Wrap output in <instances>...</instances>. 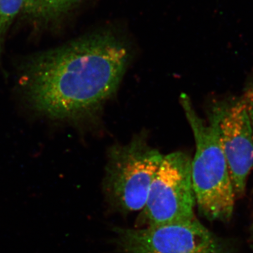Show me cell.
<instances>
[{
	"mask_svg": "<svg viewBox=\"0 0 253 253\" xmlns=\"http://www.w3.org/2000/svg\"><path fill=\"white\" fill-rule=\"evenodd\" d=\"M25 0H0V63L4 41L16 16L22 12Z\"/></svg>",
	"mask_w": 253,
	"mask_h": 253,
	"instance_id": "ba28073f",
	"label": "cell"
},
{
	"mask_svg": "<svg viewBox=\"0 0 253 253\" xmlns=\"http://www.w3.org/2000/svg\"><path fill=\"white\" fill-rule=\"evenodd\" d=\"M180 104L196 143V152L191 159L196 204L209 220H229L236 198L215 118L209 113V122L206 123L184 93L181 94Z\"/></svg>",
	"mask_w": 253,
	"mask_h": 253,
	"instance_id": "7a4b0ae2",
	"label": "cell"
},
{
	"mask_svg": "<svg viewBox=\"0 0 253 253\" xmlns=\"http://www.w3.org/2000/svg\"><path fill=\"white\" fill-rule=\"evenodd\" d=\"M81 0H25L22 12L40 21H56L73 9Z\"/></svg>",
	"mask_w": 253,
	"mask_h": 253,
	"instance_id": "52a82bcc",
	"label": "cell"
},
{
	"mask_svg": "<svg viewBox=\"0 0 253 253\" xmlns=\"http://www.w3.org/2000/svg\"><path fill=\"white\" fill-rule=\"evenodd\" d=\"M118 246L126 253H226L196 217L141 229H118Z\"/></svg>",
	"mask_w": 253,
	"mask_h": 253,
	"instance_id": "5b68a950",
	"label": "cell"
},
{
	"mask_svg": "<svg viewBox=\"0 0 253 253\" xmlns=\"http://www.w3.org/2000/svg\"><path fill=\"white\" fill-rule=\"evenodd\" d=\"M215 118L236 198L246 192L253 169V130L241 98L219 101L209 112Z\"/></svg>",
	"mask_w": 253,
	"mask_h": 253,
	"instance_id": "8992f818",
	"label": "cell"
},
{
	"mask_svg": "<svg viewBox=\"0 0 253 253\" xmlns=\"http://www.w3.org/2000/svg\"><path fill=\"white\" fill-rule=\"evenodd\" d=\"M129 57L127 46L109 31L31 55L16 68L18 99L33 117L81 121L117 91Z\"/></svg>",
	"mask_w": 253,
	"mask_h": 253,
	"instance_id": "6da1fadb",
	"label": "cell"
},
{
	"mask_svg": "<svg viewBox=\"0 0 253 253\" xmlns=\"http://www.w3.org/2000/svg\"><path fill=\"white\" fill-rule=\"evenodd\" d=\"M164 155L136 136L127 144L111 148L106 165L108 191L127 212L142 211Z\"/></svg>",
	"mask_w": 253,
	"mask_h": 253,
	"instance_id": "3957f363",
	"label": "cell"
},
{
	"mask_svg": "<svg viewBox=\"0 0 253 253\" xmlns=\"http://www.w3.org/2000/svg\"><path fill=\"white\" fill-rule=\"evenodd\" d=\"M195 204L191 158L181 151L165 155L141 211L147 226L193 219Z\"/></svg>",
	"mask_w": 253,
	"mask_h": 253,
	"instance_id": "277c9868",
	"label": "cell"
},
{
	"mask_svg": "<svg viewBox=\"0 0 253 253\" xmlns=\"http://www.w3.org/2000/svg\"><path fill=\"white\" fill-rule=\"evenodd\" d=\"M241 99L244 101L246 106V111H247L253 130V81L246 86Z\"/></svg>",
	"mask_w": 253,
	"mask_h": 253,
	"instance_id": "9c48e42d",
	"label": "cell"
}]
</instances>
